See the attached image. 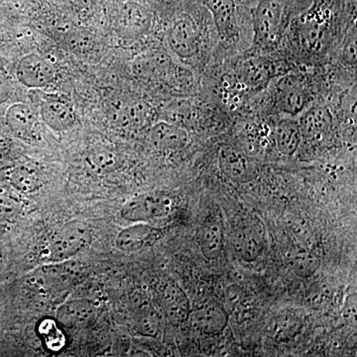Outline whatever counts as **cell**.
<instances>
[{
    "mask_svg": "<svg viewBox=\"0 0 357 357\" xmlns=\"http://www.w3.org/2000/svg\"><path fill=\"white\" fill-rule=\"evenodd\" d=\"M161 236V229L151 223L133 222L119 232L115 238V246L122 252H137L153 245Z\"/></svg>",
    "mask_w": 357,
    "mask_h": 357,
    "instance_id": "15",
    "label": "cell"
},
{
    "mask_svg": "<svg viewBox=\"0 0 357 357\" xmlns=\"http://www.w3.org/2000/svg\"><path fill=\"white\" fill-rule=\"evenodd\" d=\"M161 319L156 310L150 306L141 307L137 314L136 326L138 332L146 337H155L159 333Z\"/></svg>",
    "mask_w": 357,
    "mask_h": 357,
    "instance_id": "28",
    "label": "cell"
},
{
    "mask_svg": "<svg viewBox=\"0 0 357 357\" xmlns=\"http://www.w3.org/2000/svg\"><path fill=\"white\" fill-rule=\"evenodd\" d=\"M298 121L303 141L314 142L323 139L332 130L333 116L326 105H314L305 109Z\"/></svg>",
    "mask_w": 357,
    "mask_h": 357,
    "instance_id": "18",
    "label": "cell"
},
{
    "mask_svg": "<svg viewBox=\"0 0 357 357\" xmlns=\"http://www.w3.org/2000/svg\"><path fill=\"white\" fill-rule=\"evenodd\" d=\"M175 63L164 51H151L138 56L131 69L134 76L145 82H167Z\"/></svg>",
    "mask_w": 357,
    "mask_h": 357,
    "instance_id": "13",
    "label": "cell"
},
{
    "mask_svg": "<svg viewBox=\"0 0 357 357\" xmlns=\"http://www.w3.org/2000/svg\"><path fill=\"white\" fill-rule=\"evenodd\" d=\"M270 73L271 72L266 64L260 61H249L243 65L241 70L244 83L251 86H259L260 84L265 83Z\"/></svg>",
    "mask_w": 357,
    "mask_h": 357,
    "instance_id": "29",
    "label": "cell"
},
{
    "mask_svg": "<svg viewBox=\"0 0 357 357\" xmlns=\"http://www.w3.org/2000/svg\"><path fill=\"white\" fill-rule=\"evenodd\" d=\"M86 163L93 172L105 175L117 170L121 165V159L114 148L100 146L89 152Z\"/></svg>",
    "mask_w": 357,
    "mask_h": 357,
    "instance_id": "24",
    "label": "cell"
},
{
    "mask_svg": "<svg viewBox=\"0 0 357 357\" xmlns=\"http://www.w3.org/2000/svg\"><path fill=\"white\" fill-rule=\"evenodd\" d=\"M82 276V270L73 260L47 262L30 276V285L40 295L55 298L74 287Z\"/></svg>",
    "mask_w": 357,
    "mask_h": 357,
    "instance_id": "3",
    "label": "cell"
},
{
    "mask_svg": "<svg viewBox=\"0 0 357 357\" xmlns=\"http://www.w3.org/2000/svg\"><path fill=\"white\" fill-rule=\"evenodd\" d=\"M295 2L296 0H256L250 11L256 49L269 51L278 47Z\"/></svg>",
    "mask_w": 357,
    "mask_h": 357,
    "instance_id": "1",
    "label": "cell"
},
{
    "mask_svg": "<svg viewBox=\"0 0 357 357\" xmlns=\"http://www.w3.org/2000/svg\"><path fill=\"white\" fill-rule=\"evenodd\" d=\"M201 2L211 13L220 38L227 42L236 38L244 9L243 0H201Z\"/></svg>",
    "mask_w": 357,
    "mask_h": 357,
    "instance_id": "7",
    "label": "cell"
},
{
    "mask_svg": "<svg viewBox=\"0 0 357 357\" xmlns=\"http://www.w3.org/2000/svg\"><path fill=\"white\" fill-rule=\"evenodd\" d=\"M110 121L122 130H139L149 121V109L140 100L114 98L107 105Z\"/></svg>",
    "mask_w": 357,
    "mask_h": 357,
    "instance_id": "11",
    "label": "cell"
},
{
    "mask_svg": "<svg viewBox=\"0 0 357 357\" xmlns=\"http://www.w3.org/2000/svg\"><path fill=\"white\" fill-rule=\"evenodd\" d=\"M274 141L279 153L284 156L297 153L303 142L299 121L288 119L279 122L275 128Z\"/></svg>",
    "mask_w": 357,
    "mask_h": 357,
    "instance_id": "23",
    "label": "cell"
},
{
    "mask_svg": "<svg viewBox=\"0 0 357 357\" xmlns=\"http://www.w3.org/2000/svg\"><path fill=\"white\" fill-rule=\"evenodd\" d=\"M174 208L175 199L168 192H147L126 201L122 206L121 215L126 222L151 223L168 217Z\"/></svg>",
    "mask_w": 357,
    "mask_h": 357,
    "instance_id": "4",
    "label": "cell"
},
{
    "mask_svg": "<svg viewBox=\"0 0 357 357\" xmlns=\"http://www.w3.org/2000/svg\"><path fill=\"white\" fill-rule=\"evenodd\" d=\"M7 126L18 139L35 143L40 139L38 121L29 105L23 102L13 103L6 112Z\"/></svg>",
    "mask_w": 357,
    "mask_h": 357,
    "instance_id": "16",
    "label": "cell"
},
{
    "mask_svg": "<svg viewBox=\"0 0 357 357\" xmlns=\"http://www.w3.org/2000/svg\"><path fill=\"white\" fill-rule=\"evenodd\" d=\"M190 319L197 331L208 337L220 335L229 324L227 309L213 301L204 303L192 311Z\"/></svg>",
    "mask_w": 357,
    "mask_h": 357,
    "instance_id": "17",
    "label": "cell"
},
{
    "mask_svg": "<svg viewBox=\"0 0 357 357\" xmlns=\"http://www.w3.org/2000/svg\"><path fill=\"white\" fill-rule=\"evenodd\" d=\"M42 121L55 132H63L75 126L77 112L74 103L60 93H44L40 102Z\"/></svg>",
    "mask_w": 357,
    "mask_h": 357,
    "instance_id": "8",
    "label": "cell"
},
{
    "mask_svg": "<svg viewBox=\"0 0 357 357\" xmlns=\"http://www.w3.org/2000/svg\"><path fill=\"white\" fill-rule=\"evenodd\" d=\"M6 180L11 189L21 195L33 194L44 185L43 173L34 164L10 167L6 172Z\"/></svg>",
    "mask_w": 357,
    "mask_h": 357,
    "instance_id": "22",
    "label": "cell"
},
{
    "mask_svg": "<svg viewBox=\"0 0 357 357\" xmlns=\"http://www.w3.org/2000/svg\"><path fill=\"white\" fill-rule=\"evenodd\" d=\"M67 44L75 53L86 56L95 51L96 41L89 33L74 32L69 35Z\"/></svg>",
    "mask_w": 357,
    "mask_h": 357,
    "instance_id": "31",
    "label": "cell"
},
{
    "mask_svg": "<svg viewBox=\"0 0 357 357\" xmlns=\"http://www.w3.org/2000/svg\"><path fill=\"white\" fill-rule=\"evenodd\" d=\"M153 15L140 2L128 1L121 6L115 20V32L123 41H135L150 31Z\"/></svg>",
    "mask_w": 357,
    "mask_h": 357,
    "instance_id": "5",
    "label": "cell"
},
{
    "mask_svg": "<svg viewBox=\"0 0 357 357\" xmlns=\"http://www.w3.org/2000/svg\"><path fill=\"white\" fill-rule=\"evenodd\" d=\"M168 44L171 50L181 59H192L201 50V30L191 14L178 17L168 31Z\"/></svg>",
    "mask_w": 357,
    "mask_h": 357,
    "instance_id": "6",
    "label": "cell"
},
{
    "mask_svg": "<svg viewBox=\"0 0 357 357\" xmlns=\"http://www.w3.org/2000/svg\"><path fill=\"white\" fill-rule=\"evenodd\" d=\"M149 138L152 145L160 151H178L190 142V135L185 128L166 121L152 126Z\"/></svg>",
    "mask_w": 357,
    "mask_h": 357,
    "instance_id": "21",
    "label": "cell"
},
{
    "mask_svg": "<svg viewBox=\"0 0 357 357\" xmlns=\"http://www.w3.org/2000/svg\"><path fill=\"white\" fill-rule=\"evenodd\" d=\"M7 146L3 141L0 140V162L3 159L4 155L6 153Z\"/></svg>",
    "mask_w": 357,
    "mask_h": 357,
    "instance_id": "34",
    "label": "cell"
},
{
    "mask_svg": "<svg viewBox=\"0 0 357 357\" xmlns=\"http://www.w3.org/2000/svg\"><path fill=\"white\" fill-rule=\"evenodd\" d=\"M319 265V261L314 256L304 253V255H298L294 259V268L296 273L301 276L307 277L314 274L317 271Z\"/></svg>",
    "mask_w": 357,
    "mask_h": 357,
    "instance_id": "32",
    "label": "cell"
},
{
    "mask_svg": "<svg viewBox=\"0 0 357 357\" xmlns=\"http://www.w3.org/2000/svg\"><path fill=\"white\" fill-rule=\"evenodd\" d=\"M14 190L0 189V223L13 222L22 211V201Z\"/></svg>",
    "mask_w": 357,
    "mask_h": 357,
    "instance_id": "27",
    "label": "cell"
},
{
    "mask_svg": "<svg viewBox=\"0 0 357 357\" xmlns=\"http://www.w3.org/2000/svg\"><path fill=\"white\" fill-rule=\"evenodd\" d=\"M13 93V82L6 72L0 70V105L6 103Z\"/></svg>",
    "mask_w": 357,
    "mask_h": 357,
    "instance_id": "33",
    "label": "cell"
},
{
    "mask_svg": "<svg viewBox=\"0 0 357 357\" xmlns=\"http://www.w3.org/2000/svg\"><path fill=\"white\" fill-rule=\"evenodd\" d=\"M98 314V305L81 298L63 303L56 312V319L64 328L82 330L93 325Z\"/></svg>",
    "mask_w": 357,
    "mask_h": 357,
    "instance_id": "14",
    "label": "cell"
},
{
    "mask_svg": "<svg viewBox=\"0 0 357 357\" xmlns=\"http://www.w3.org/2000/svg\"><path fill=\"white\" fill-rule=\"evenodd\" d=\"M218 167L225 177L236 184H248L258 175L257 167L250 157L230 145L220 148Z\"/></svg>",
    "mask_w": 357,
    "mask_h": 357,
    "instance_id": "10",
    "label": "cell"
},
{
    "mask_svg": "<svg viewBox=\"0 0 357 357\" xmlns=\"http://www.w3.org/2000/svg\"><path fill=\"white\" fill-rule=\"evenodd\" d=\"M191 114L192 112L189 103L178 100L167 105L164 110V116H165L164 121L172 122L185 128L184 123L191 119Z\"/></svg>",
    "mask_w": 357,
    "mask_h": 357,
    "instance_id": "30",
    "label": "cell"
},
{
    "mask_svg": "<svg viewBox=\"0 0 357 357\" xmlns=\"http://www.w3.org/2000/svg\"><path fill=\"white\" fill-rule=\"evenodd\" d=\"M232 245L237 255L248 262L255 261L261 250L257 237L248 230L236 232L232 239Z\"/></svg>",
    "mask_w": 357,
    "mask_h": 357,
    "instance_id": "26",
    "label": "cell"
},
{
    "mask_svg": "<svg viewBox=\"0 0 357 357\" xmlns=\"http://www.w3.org/2000/svg\"><path fill=\"white\" fill-rule=\"evenodd\" d=\"M57 70L50 59L38 53H30L21 58L16 68V77L28 89H41L55 81Z\"/></svg>",
    "mask_w": 357,
    "mask_h": 357,
    "instance_id": "9",
    "label": "cell"
},
{
    "mask_svg": "<svg viewBox=\"0 0 357 357\" xmlns=\"http://www.w3.org/2000/svg\"><path fill=\"white\" fill-rule=\"evenodd\" d=\"M37 332L39 333L44 347L49 351H61L67 345V337H66L64 328L61 326L56 318L41 319L37 326Z\"/></svg>",
    "mask_w": 357,
    "mask_h": 357,
    "instance_id": "25",
    "label": "cell"
},
{
    "mask_svg": "<svg viewBox=\"0 0 357 357\" xmlns=\"http://www.w3.org/2000/svg\"><path fill=\"white\" fill-rule=\"evenodd\" d=\"M91 241L93 234L89 225L79 220H70L56 229L47 241L45 248L47 262L73 260L88 248Z\"/></svg>",
    "mask_w": 357,
    "mask_h": 357,
    "instance_id": "2",
    "label": "cell"
},
{
    "mask_svg": "<svg viewBox=\"0 0 357 357\" xmlns=\"http://www.w3.org/2000/svg\"><path fill=\"white\" fill-rule=\"evenodd\" d=\"M309 91L304 82L296 76L282 77L276 86V103L283 114L297 115L307 109Z\"/></svg>",
    "mask_w": 357,
    "mask_h": 357,
    "instance_id": "12",
    "label": "cell"
},
{
    "mask_svg": "<svg viewBox=\"0 0 357 357\" xmlns=\"http://www.w3.org/2000/svg\"><path fill=\"white\" fill-rule=\"evenodd\" d=\"M162 309L167 319L178 326L189 321L191 304L187 294L175 283H167L161 292Z\"/></svg>",
    "mask_w": 357,
    "mask_h": 357,
    "instance_id": "20",
    "label": "cell"
},
{
    "mask_svg": "<svg viewBox=\"0 0 357 357\" xmlns=\"http://www.w3.org/2000/svg\"><path fill=\"white\" fill-rule=\"evenodd\" d=\"M202 255L208 261H215L222 256L225 249V225L218 215L204 218L199 234Z\"/></svg>",
    "mask_w": 357,
    "mask_h": 357,
    "instance_id": "19",
    "label": "cell"
}]
</instances>
